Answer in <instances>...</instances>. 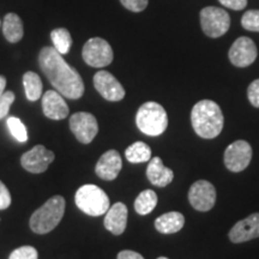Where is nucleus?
<instances>
[{
  "mask_svg": "<svg viewBox=\"0 0 259 259\" xmlns=\"http://www.w3.org/2000/svg\"><path fill=\"white\" fill-rule=\"evenodd\" d=\"M0 27H2V21H0Z\"/></svg>",
  "mask_w": 259,
  "mask_h": 259,
  "instance_id": "c9c22d12",
  "label": "nucleus"
},
{
  "mask_svg": "<svg viewBox=\"0 0 259 259\" xmlns=\"http://www.w3.org/2000/svg\"><path fill=\"white\" fill-rule=\"evenodd\" d=\"M223 114L221 108L211 100L197 102L191 112L192 127L199 137L205 139L216 138L223 128Z\"/></svg>",
  "mask_w": 259,
  "mask_h": 259,
  "instance_id": "f03ea898",
  "label": "nucleus"
},
{
  "mask_svg": "<svg viewBox=\"0 0 259 259\" xmlns=\"http://www.w3.org/2000/svg\"><path fill=\"white\" fill-rule=\"evenodd\" d=\"M228 236L234 244H240V242L259 238V212L252 213L248 218L236 222Z\"/></svg>",
  "mask_w": 259,
  "mask_h": 259,
  "instance_id": "4468645a",
  "label": "nucleus"
},
{
  "mask_svg": "<svg viewBox=\"0 0 259 259\" xmlns=\"http://www.w3.org/2000/svg\"><path fill=\"white\" fill-rule=\"evenodd\" d=\"M6 124H8L10 132L14 136L16 141H18L19 143H25L28 141L27 128H25L23 122L21 121V119L16 118V116H10Z\"/></svg>",
  "mask_w": 259,
  "mask_h": 259,
  "instance_id": "393cba45",
  "label": "nucleus"
},
{
  "mask_svg": "<svg viewBox=\"0 0 259 259\" xmlns=\"http://www.w3.org/2000/svg\"><path fill=\"white\" fill-rule=\"evenodd\" d=\"M242 28L248 31L259 32V10H250L241 18Z\"/></svg>",
  "mask_w": 259,
  "mask_h": 259,
  "instance_id": "a878e982",
  "label": "nucleus"
},
{
  "mask_svg": "<svg viewBox=\"0 0 259 259\" xmlns=\"http://www.w3.org/2000/svg\"><path fill=\"white\" fill-rule=\"evenodd\" d=\"M14 101L15 94L12 92H5L0 97V120L8 116Z\"/></svg>",
  "mask_w": 259,
  "mask_h": 259,
  "instance_id": "cd10ccee",
  "label": "nucleus"
},
{
  "mask_svg": "<svg viewBox=\"0 0 259 259\" xmlns=\"http://www.w3.org/2000/svg\"><path fill=\"white\" fill-rule=\"evenodd\" d=\"M125 157L131 163H143L151 160V149L144 142H136L126 149Z\"/></svg>",
  "mask_w": 259,
  "mask_h": 259,
  "instance_id": "4be33fe9",
  "label": "nucleus"
},
{
  "mask_svg": "<svg viewBox=\"0 0 259 259\" xmlns=\"http://www.w3.org/2000/svg\"><path fill=\"white\" fill-rule=\"evenodd\" d=\"M23 85L25 90V95L29 101H37L42 96V80L37 73L28 71L23 74Z\"/></svg>",
  "mask_w": 259,
  "mask_h": 259,
  "instance_id": "412c9836",
  "label": "nucleus"
},
{
  "mask_svg": "<svg viewBox=\"0 0 259 259\" xmlns=\"http://www.w3.org/2000/svg\"><path fill=\"white\" fill-rule=\"evenodd\" d=\"M42 111L52 120H63L69 116V106L63 95L56 90H48L42 96Z\"/></svg>",
  "mask_w": 259,
  "mask_h": 259,
  "instance_id": "2eb2a0df",
  "label": "nucleus"
},
{
  "mask_svg": "<svg viewBox=\"0 0 259 259\" xmlns=\"http://www.w3.org/2000/svg\"><path fill=\"white\" fill-rule=\"evenodd\" d=\"M9 259H38V253L32 246H22L12 251Z\"/></svg>",
  "mask_w": 259,
  "mask_h": 259,
  "instance_id": "bb28decb",
  "label": "nucleus"
},
{
  "mask_svg": "<svg viewBox=\"0 0 259 259\" xmlns=\"http://www.w3.org/2000/svg\"><path fill=\"white\" fill-rule=\"evenodd\" d=\"M257 46L250 37L246 36L236 38L228 52L229 60L236 67L250 66L257 59Z\"/></svg>",
  "mask_w": 259,
  "mask_h": 259,
  "instance_id": "ddd939ff",
  "label": "nucleus"
},
{
  "mask_svg": "<svg viewBox=\"0 0 259 259\" xmlns=\"http://www.w3.org/2000/svg\"><path fill=\"white\" fill-rule=\"evenodd\" d=\"M116 259H144V257L142 254H139L138 252L124 250V251L119 252L118 258Z\"/></svg>",
  "mask_w": 259,
  "mask_h": 259,
  "instance_id": "473e14b6",
  "label": "nucleus"
},
{
  "mask_svg": "<svg viewBox=\"0 0 259 259\" xmlns=\"http://www.w3.org/2000/svg\"><path fill=\"white\" fill-rule=\"evenodd\" d=\"M38 65L58 93L71 100H78L84 94L80 74L65 61L54 47H44L38 54Z\"/></svg>",
  "mask_w": 259,
  "mask_h": 259,
  "instance_id": "f257e3e1",
  "label": "nucleus"
},
{
  "mask_svg": "<svg viewBox=\"0 0 259 259\" xmlns=\"http://www.w3.org/2000/svg\"><path fill=\"white\" fill-rule=\"evenodd\" d=\"M190 204L198 211H209L216 202V190L211 183L206 180H198L190 187Z\"/></svg>",
  "mask_w": 259,
  "mask_h": 259,
  "instance_id": "f8f14e48",
  "label": "nucleus"
},
{
  "mask_svg": "<svg viewBox=\"0 0 259 259\" xmlns=\"http://www.w3.org/2000/svg\"><path fill=\"white\" fill-rule=\"evenodd\" d=\"M185 225V218L183 213L178 211H170L163 213L155 220V228L162 234H174L183 229Z\"/></svg>",
  "mask_w": 259,
  "mask_h": 259,
  "instance_id": "6ab92c4d",
  "label": "nucleus"
},
{
  "mask_svg": "<svg viewBox=\"0 0 259 259\" xmlns=\"http://www.w3.org/2000/svg\"><path fill=\"white\" fill-rule=\"evenodd\" d=\"M51 38L54 45V48L59 52L61 56L69 53L70 48L72 46V37H71L69 30L64 28L54 29L51 32Z\"/></svg>",
  "mask_w": 259,
  "mask_h": 259,
  "instance_id": "b1692460",
  "label": "nucleus"
},
{
  "mask_svg": "<svg viewBox=\"0 0 259 259\" xmlns=\"http://www.w3.org/2000/svg\"><path fill=\"white\" fill-rule=\"evenodd\" d=\"M147 177L151 184L157 187H166L173 181V170L167 168L160 157H153L147 168Z\"/></svg>",
  "mask_w": 259,
  "mask_h": 259,
  "instance_id": "a211bd4d",
  "label": "nucleus"
},
{
  "mask_svg": "<svg viewBox=\"0 0 259 259\" xmlns=\"http://www.w3.org/2000/svg\"><path fill=\"white\" fill-rule=\"evenodd\" d=\"M74 202L80 211L89 216H101L111 206V202L105 191L92 184L80 186L77 190Z\"/></svg>",
  "mask_w": 259,
  "mask_h": 259,
  "instance_id": "39448f33",
  "label": "nucleus"
},
{
  "mask_svg": "<svg viewBox=\"0 0 259 259\" xmlns=\"http://www.w3.org/2000/svg\"><path fill=\"white\" fill-rule=\"evenodd\" d=\"M3 32L6 40L11 44H16L23 38L24 28L23 22L16 14H8L3 22Z\"/></svg>",
  "mask_w": 259,
  "mask_h": 259,
  "instance_id": "aec40b11",
  "label": "nucleus"
},
{
  "mask_svg": "<svg viewBox=\"0 0 259 259\" xmlns=\"http://www.w3.org/2000/svg\"><path fill=\"white\" fill-rule=\"evenodd\" d=\"M252 160V148L246 141H235L225 151V164L231 171L238 173L247 168Z\"/></svg>",
  "mask_w": 259,
  "mask_h": 259,
  "instance_id": "1a4fd4ad",
  "label": "nucleus"
},
{
  "mask_svg": "<svg viewBox=\"0 0 259 259\" xmlns=\"http://www.w3.org/2000/svg\"><path fill=\"white\" fill-rule=\"evenodd\" d=\"M157 259H169V258H167V257H158Z\"/></svg>",
  "mask_w": 259,
  "mask_h": 259,
  "instance_id": "f704fd0d",
  "label": "nucleus"
},
{
  "mask_svg": "<svg viewBox=\"0 0 259 259\" xmlns=\"http://www.w3.org/2000/svg\"><path fill=\"white\" fill-rule=\"evenodd\" d=\"M11 205V194L4 183L0 180V210L8 209Z\"/></svg>",
  "mask_w": 259,
  "mask_h": 259,
  "instance_id": "7c9ffc66",
  "label": "nucleus"
},
{
  "mask_svg": "<svg viewBox=\"0 0 259 259\" xmlns=\"http://www.w3.org/2000/svg\"><path fill=\"white\" fill-rule=\"evenodd\" d=\"M122 167L120 154L116 150H108L97 161L95 171L100 179L112 181L116 179Z\"/></svg>",
  "mask_w": 259,
  "mask_h": 259,
  "instance_id": "dca6fc26",
  "label": "nucleus"
},
{
  "mask_svg": "<svg viewBox=\"0 0 259 259\" xmlns=\"http://www.w3.org/2000/svg\"><path fill=\"white\" fill-rule=\"evenodd\" d=\"M200 25L206 36L218 38L231 28V17L225 10L206 6L200 11Z\"/></svg>",
  "mask_w": 259,
  "mask_h": 259,
  "instance_id": "423d86ee",
  "label": "nucleus"
},
{
  "mask_svg": "<svg viewBox=\"0 0 259 259\" xmlns=\"http://www.w3.org/2000/svg\"><path fill=\"white\" fill-rule=\"evenodd\" d=\"M136 124L144 135L157 137L167 130L168 115L166 109L157 102H145L139 107L136 115Z\"/></svg>",
  "mask_w": 259,
  "mask_h": 259,
  "instance_id": "20e7f679",
  "label": "nucleus"
},
{
  "mask_svg": "<svg viewBox=\"0 0 259 259\" xmlns=\"http://www.w3.org/2000/svg\"><path fill=\"white\" fill-rule=\"evenodd\" d=\"M127 208L124 203L118 202L113 204L106 212L105 221H103L105 228L114 235L122 234L127 226Z\"/></svg>",
  "mask_w": 259,
  "mask_h": 259,
  "instance_id": "f3484780",
  "label": "nucleus"
},
{
  "mask_svg": "<svg viewBox=\"0 0 259 259\" xmlns=\"http://www.w3.org/2000/svg\"><path fill=\"white\" fill-rule=\"evenodd\" d=\"M54 158H56V155L53 151L48 150L44 145L38 144L35 145L31 150L22 155L21 164L29 173L40 174L48 169Z\"/></svg>",
  "mask_w": 259,
  "mask_h": 259,
  "instance_id": "9d476101",
  "label": "nucleus"
},
{
  "mask_svg": "<svg viewBox=\"0 0 259 259\" xmlns=\"http://www.w3.org/2000/svg\"><path fill=\"white\" fill-rule=\"evenodd\" d=\"M5 87H6V78L4 76H0V97L3 94L5 93Z\"/></svg>",
  "mask_w": 259,
  "mask_h": 259,
  "instance_id": "72a5a7b5",
  "label": "nucleus"
},
{
  "mask_svg": "<svg viewBox=\"0 0 259 259\" xmlns=\"http://www.w3.org/2000/svg\"><path fill=\"white\" fill-rule=\"evenodd\" d=\"M157 205V194L153 190H144L135 200V210L139 215L150 213Z\"/></svg>",
  "mask_w": 259,
  "mask_h": 259,
  "instance_id": "5701e85b",
  "label": "nucleus"
},
{
  "mask_svg": "<svg viewBox=\"0 0 259 259\" xmlns=\"http://www.w3.org/2000/svg\"><path fill=\"white\" fill-rule=\"evenodd\" d=\"M219 2L226 8L235 10V11L245 9L246 5H247V0H219Z\"/></svg>",
  "mask_w": 259,
  "mask_h": 259,
  "instance_id": "2f4dec72",
  "label": "nucleus"
},
{
  "mask_svg": "<svg viewBox=\"0 0 259 259\" xmlns=\"http://www.w3.org/2000/svg\"><path fill=\"white\" fill-rule=\"evenodd\" d=\"M65 198L53 196L31 215L30 229L36 234H47L59 225L65 213Z\"/></svg>",
  "mask_w": 259,
  "mask_h": 259,
  "instance_id": "7ed1b4c3",
  "label": "nucleus"
},
{
  "mask_svg": "<svg viewBox=\"0 0 259 259\" xmlns=\"http://www.w3.org/2000/svg\"><path fill=\"white\" fill-rule=\"evenodd\" d=\"M247 97L250 100L251 105L259 108V79H255L248 85Z\"/></svg>",
  "mask_w": 259,
  "mask_h": 259,
  "instance_id": "c756f323",
  "label": "nucleus"
},
{
  "mask_svg": "<svg viewBox=\"0 0 259 259\" xmlns=\"http://www.w3.org/2000/svg\"><path fill=\"white\" fill-rule=\"evenodd\" d=\"M94 87L107 101L118 102L125 97V89L108 71L101 70L94 76Z\"/></svg>",
  "mask_w": 259,
  "mask_h": 259,
  "instance_id": "9b49d317",
  "label": "nucleus"
},
{
  "mask_svg": "<svg viewBox=\"0 0 259 259\" xmlns=\"http://www.w3.org/2000/svg\"><path fill=\"white\" fill-rule=\"evenodd\" d=\"M124 8L132 12H142L147 9L149 0H120Z\"/></svg>",
  "mask_w": 259,
  "mask_h": 259,
  "instance_id": "c85d7f7f",
  "label": "nucleus"
},
{
  "mask_svg": "<svg viewBox=\"0 0 259 259\" xmlns=\"http://www.w3.org/2000/svg\"><path fill=\"white\" fill-rule=\"evenodd\" d=\"M83 60L92 67H106L113 61L114 54L111 45L101 37L89 38L83 46Z\"/></svg>",
  "mask_w": 259,
  "mask_h": 259,
  "instance_id": "0eeeda50",
  "label": "nucleus"
},
{
  "mask_svg": "<svg viewBox=\"0 0 259 259\" xmlns=\"http://www.w3.org/2000/svg\"><path fill=\"white\" fill-rule=\"evenodd\" d=\"M70 128L77 141L83 144H89L99 132V124L92 113L78 112L71 115Z\"/></svg>",
  "mask_w": 259,
  "mask_h": 259,
  "instance_id": "6e6552de",
  "label": "nucleus"
}]
</instances>
